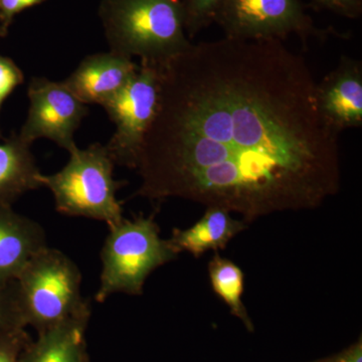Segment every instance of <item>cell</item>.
<instances>
[{"instance_id":"52a82bcc","label":"cell","mask_w":362,"mask_h":362,"mask_svg":"<svg viewBox=\"0 0 362 362\" xmlns=\"http://www.w3.org/2000/svg\"><path fill=\"white\" fill-rule=\"evenodd\" d=\"M159 99L158 66L140 64L128 84L103 105L116 131L108 144L115 165L136 169L145 137L156 115Z\"/></svg>"},{"instance_id":"ac0fdd59","label":"cell","mask_w":362,"mask_h":362,"mask_svg":"<svg viewBox=\"0 0 362 362\" xmlns=\"http://www.w3.org/2000/svg\"><path fill=\"white\" fill-rule=\"evenodd\" d=\"M30 339L25 329L0 335V362H18L21 351Z\"/></svg>"},{"instance_id":"2e32d148","label":"cell","mask_w":362,"mask_h":362,"mask_svg":"<svg viewBox=\"0 0 362 362\" xmlns=\"http://www.w3.org/2000/svg\"><path fill=\"white\" fill-rule=\"evenodd\" d=\"M25 328L16 280L0 285V335Z\"/></svg>"},{"instance_id":"603a6c76","label":"cell","mask_w":362,"mask_h":362,"mask_svg":"<svg viewBox=\"0 0 362 362\" xmlns=\"http://www.w3.org/2000/svg\"><path fill=\"white\" fill-rule=\"evenodd\" d=\"M2 104H4V103H2V102H1V101H0V110H1V106H2ZM0 138H2V137H1V131H0Z\"/></svg>"},{"instance_id":"8fae6325","label":"cell","mask_w":362,"mask_h":362,"mask_svg":"<svg viewBox=\"0 0 362 362\" xmlns=\"http://www.w3.org/2000/svg\"><path fill=\"white\" fill-rule=\"evenodd\" d=\"M47 247L44 228L16 213L13 206L0 204V285L18 277L28 261Z\"/></svg>"},{"instance_id":"9a60e30c","label":"cell","mask_w":362,"mask_h":362,"mask_svg":"<svg viewBox=\"0 0 362 362\" xmlns=\"http://www.w3.org/2000/svg\"><path fill=\"white\" fill-rule=\"evenodd\" d=\"M209 277L214 291L230 307L233 313L250 326L246 308L242 302L244 273L228 259L216 255L209 263Z\"/></svg>"},{"instance_id":"9c48e42d","label":"cell","mask_w":362,"mask_h":362,"mask_svg":"<svg viewBox=\"0 0 362 362\" xmlns=\"http://www.w3.org/2000/svg\"><path fill=\"white\" fill-rule=\"evenodd\" d=\"M316 99L325 123L335 132L362 126V64L342 56L337 68L317 83Z\"/></svg>"},{"instance_id":"ba28073f","label":"cell","mask_w":362,"mask_h":362,"mask_svg":"<svg viewBox=\"0 0 362 362\" xmlns=\"http://www.w3.org/2000/svg\"><path fill=\"white\" fill-rule=\"evenodd\" d=\"M30 110L18 136L32 145L39 138H47L70 152L78 149L74 140L76 130L89 109L63 82L47 78H33L28 85Z\"/></svg>"},{"instance_id":"8992f818","label":"cell","mask_w":362,"mask_h":362,"mask_svg":"<svg viewBox=\"0 0 362 362\" xmlns=\"http://www.w3.org/2000/svg\"><path fill=\"white\" fill-rule=\"evenodd\" d=\"M226 37L243 40H284L289 35L303 42L310 37L324 39L305 11L302 0H223L214 16Z\"/></svg>"},{"instance_id":"7c38bea8","label":"cell","mask_w":362,"mask_h":362,"mask_svg":"<svg viewBox=\"0 0 362 362\" xmlns=\"http://www.w3.org/2000/svg\"><path fill=\"white\" fill-rule=\"evenodd\" d=\"M90 312L37 334L21 351L18 362H90L86 330Z\"/></svg>"},{"instance_id":"7402d4cb","label":"cell","mask_w":362,"mask_h":362,"mask_svg":"<svg viewBox=\"0 0 362 362\" xmlns=\"http://www.w3.org/2000/svg\"><path fill=\"white\" fill-rule=\"evenodd\" d=\"M337 362H362L361 343L359 342L354 349L347 351Z\"/></svg>"},{"instance_id":"4fadbf2b","label":"cell","mask_w":362,"mask_h":362,"mask_svg":"<svg viewBox=\"0 0 362 362\" xmlns=\"http://www.w3.org/2000/svg\"><path fill=\"white\" fill-rule=\"evenodd\" d=\"M42 176L30 145L18 134L0 143V204L13 206L21 195L42 187Z\"/></svg>"},{"instance_id":"277c9868","label":"cell","mask_w":362,"mask_h":362,"mask_svg":"<svg viewBox=\"0 0 362 362\" xmlns=\"http://www.w3.org/2000/svg\"><path fill=\"white\" fill-rule=\"evenodd\" d=\"M177 252L159 237L153 216L123 218L109 226L102 247V273L95 300L104 302L116 293L140 295L147 277L158 267L173 261Z\"/></svg>"},{"instance_id":"ffe728a7","label":"cell","mask_w":362,"mask_h":362,"mask_svg":"<svg viewBox=\"0 0 362 362\" xmlns=\"http://www.w3.org/2000/svg\"><path fill=\"white\" fill-rule=\"evenodd\" d=\"M45 0H0V37H6L14 16Z\"/></svg>"},{"instance_id":"d6986e66","label":"cell","mask_w":362,"mask_h":362,"mask_svg":"<svg viewBox=\"0 0 362 362\" xmlns=\"http://www.w3.org/2000/svg\"><path fill=\"white\" fill-rule=\"evenodd\" d=\"M23 74L13 59L0 56V101L4 103L18 86L23 84Z\"/></svg>"},{"instance_id":"5b68a950","label":"cell","mask_w":362,"mask_h":362,"mask_svg":"<svg viewBox=\"0 0 362 362\" xmlns=\"http://www.w3.org/2000/svg\"><path fill=\"white\" fill-rule=\"evenodd\" d=\"M114 166L106 146L95 143L71 152L68 164L59 173L42 175V185L54 194L59 213L115 225L124 218L116 192L125 182L114 180Z\"/></svg>"},{"instance_id":"5bb4252c","label":"cell","mask_w":362,"mask_h":362,"mask_svg":"<svg viewBox=\"0 0 362 362\" xmlns=\"http://www.w3.org/2000/svg\"><path fill=\"white\" fill-rule=\"evenodd\" d=\"M244 223L233 220L228 209L209 206L201 220L188 230H175L169 244L176 252H190L199 258L209 250L223 249L244 228Z\"/></svg>"},{"instance_id":"3957f363","label":"cell","mask_w":362,"mask_h":362,"mask_svg":"<svg viewBox=\"0 0 362 362\" xmlns=\"http://www.w3.org/2000/svg\"><path fill=\"white\" fill-rule=\"evenodd\" d=\"M26 327L37 334L74 317L90 312L81 294L82 274L63 252L45 247L23 267L16 279Z\"/></svg>"},{"instance_id":"30bf717a","label":"cell","mask_w":362,"mask_h":362,"mask_svg":"<svg viewBox=\"0 0 362 362\" xmlns=\"http://www.w3.org/2000/svg\"><path fill=\"white\" fill-rule=\"evenodd\" d=\"M138 66L115 52H100L83 59L64 84L82 103L103 106L124 89Z\"/></svg>"},{"instance_id":"44dd1931","label":"cell","mask_w":362,"mask_h":362,"mask_svg":"<svg viewBox=\"0 0 362 362\" xmlns=\"http://www.w3.org/2000/svg\"><path fill=\"white\" fill-rule=\"evenodd\" d=\"M317 8L326 9L343 18H361L362 0H312Z\"/></svg>"},{"instance_id":"e0dca14e","label":"cell","mask_w":362,"mask_h":362,"mask_svg":"<svg viewBox=\"0 0 362 362\" xmlns=\"http://www.w3.org/2000/svg\"><path fill=\"white\" fill-rule=\"evenodd\" d=\"M223 0H183L185 13V32L194 37L214 23V16Z\"/></svg>"},{"instance_id":"6da1fadb","label":"cell","mask_w":362,"mask_h":362,"mask_svg":"<svg viewBox=\"0 0 362 362\" xmlns=\"http://www.w3.org/2000/svg\"><path fill=\"white\" fill-rule=\"evenodd\" d=\"M158 70L136 194L252 218L337 194L340 134L319 112L308 64L282 40L192 44Z\"/></svg>"},{"instance_id":"7a4b0ae2","label":"cell","mask_w":362,"mask_h":362,"mask_svg":"<svg viewBox=\"0 0 362 362\" xmlns=\"http://www.w3.org/2000/svg\"><path fill=\"white\" fill-rule=\"evenodd\" d=\"M99 16L110 52L160 66L190 47L183 0H102Z\"/></svg>"}]
</instances>
